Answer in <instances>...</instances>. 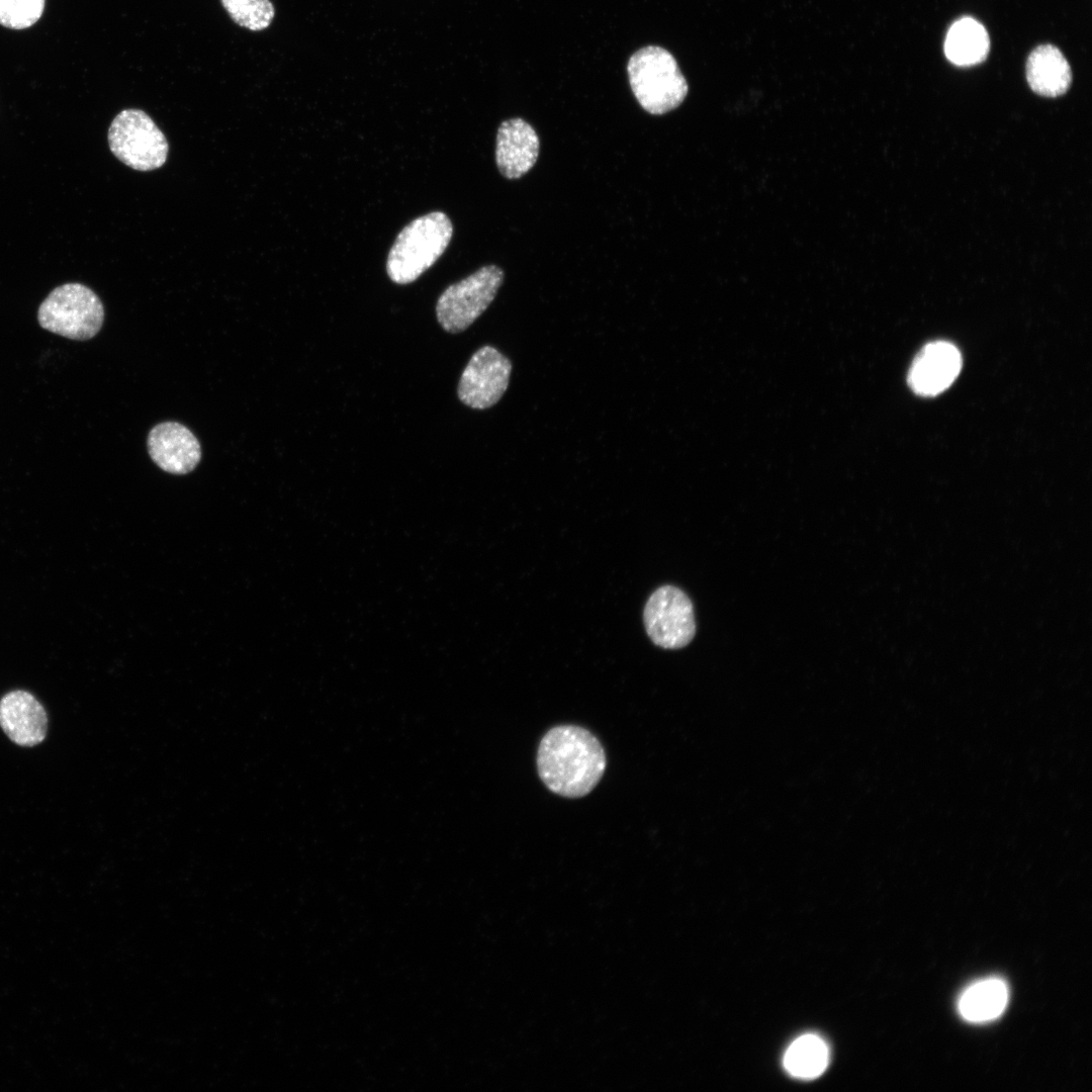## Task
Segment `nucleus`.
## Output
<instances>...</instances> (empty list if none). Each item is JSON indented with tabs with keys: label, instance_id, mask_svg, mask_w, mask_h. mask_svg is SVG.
Instances as JSON below:
<instances>
[{
	"label": "nucleus",
	"instance_id": "nucleus-1",
	"mask_svg": "<svg viewBox=\"0 0 1092 1092\" xmlns=\"http://www.w3.org/2000/svg\"><path fill=\"white\" fill-rule=\"evenodd\" d=\"M601 742L585 728L559 725L540 741L537 768L541 781L553 793L580 798L590 793L606 769Z\"/></svg>",
	"mask_w": 1092,
	"mask_h": 1092
},
{
	"label": "nucleus",
	"instance_id": "nucleus-2",
	"mask_svg": "<svg viewBox=\"0 0 1092 1092\" xmlns=\"http://www.w3.org/2000/svg\"><path fill=\"white\" fill-rule=\"evenodd\" d=\"M452 235V222L442 211L417 217L400 231L388 253V277L397 284L417 280L445 252Z\"/></svg>",
	"mask_w": 1092,
	"mask_h": 1092
},
{
	"label": "nucleus",
	"instance_id": "nucleus-3",
	"mask_svg": "<svg viewBox=\"0 0 1092 1092\" xmlns=\"http://www.w3.org/2000/svg\"><path fill=\"white\" fill-rule=\"evenodd\" d=\"M627 72L632 92L641 107L661 115L678 107L689 86L674 57L665 49L648 46L629 59Z\"/></svg>",
	"mask_w": 1092,
	"mask_h": 1092
},
{
	"label": "nucleus",
	"instance_id": "nucleus-4",
	"mask_svg": "<svg viewBox=\"0 0 1092 1092\" xmlns=\"http://www.w3.org/2000/svg\"><path fill=\"white\" fill-rule=\"evenodd\" d=\"M41 328L72 339L88 340L101 329L104 307L99 297L81 283H66L55 288L37 312Z\"/></svg>",
	"mask_w": 1092,
	"mask_h": 1092
},
{
	"label": "nucleus",
	"instance_id": "nucleus-5",
	"mask_svg": "<svg viewBox=\"0 0 1092 1092\" xmlns=\"http://www.w3.org/2000/svg\"><path fill=\"white\" fill-rule=\"evenodd\" d=\"M108 144L119 161L138 171L162 167L169 151L162 130L145 111L135 108L124 109L113 118Z\"/></svg>",
	"mask_w": 1092,
	"mask_h": 1092
},
{
	"label": "nucleus",
	"instance_id": "nucleus-6",
	"mask_svg": "<svg viewBox=\"0 0 1092 1092\" xmlns=\"http://www.w3.org/2000/svg\"><path fill=\"white\" fill-rule=\"evenodd\" d=\"M503 280V270L495 265H487L449 285L436 303V315L441 327L452 334L465 331L493 301Z\"/></svg>",
	"mask_w": 1092,
	"mask_h": 1092
},
{
	"label": "nucleus",
	"instance_id": "nucleus-7",
	"mask_svg": "<svg viewBox=\"0 0 1092 1092\" xmlns=\"http://www.w3.org/2000/svg\"><path fill=\"white\" fill-rule=\"evenodd\" d=\"M645 630L651 641L664 649L687 646L696 634L694 606L680 588L666 584L655 589L643 611Z\"/></svg>",
	"mask_w": 1092,
	"mask_h": 1092
},
{
	"label": "nucleus",
	"instance_id": "nucleus-8",
	"mask_svg": "<svg viewBox=\"0 0 1092 1092\" xmlns=\"http://www.w3.org/2000/svg\"><path fill=\"white\" fill-rule=\"evenodd\" d=\"M512 371L511 361L492 346L479 348L464 368L457 393L474 410L494 405L506 392Z\"/></svg>",
	"mask_w": 1092,
	"mask_h": 1092
},
{
	"label": "nucleus",
	"instance_id": "nucleus-9",
	"mask_svg": "<svg viewBox=\"0 0 1092 1092\" xmlns=\"http://www.w3.org/2000/svg\"><path fill=\"white\" fill-rule=\"evenodd\" d=\"M961 368L958 348L949 342L934 341L916 355L908 372V385L916 394L933 396L951 385Z\"/></svg>",
	"mask_w": 1092,
	"mask_h": 1092
},
{
	"label": "nucleus",
	"instance_id": "nucleus-10",
	"mask_svg": "<svg viewBox=\"0 0 1092 1092\" xmlns=\"http://www.w3.org/2000/svg\"><path fill=\"white\" fill-rule=\"evenodd\" d=\"M148 450L152 460L172 474L192 471L201 459L199 441L188 428L177 422L156 425L148 436Z\"/></svg>",
	"mask_w": 1092,
	"mask_h": 1092
},
{
	"label": "nucleus",
	"instance_id": "nucleus-11",
	"mask_svg": "<svg viewBox=\"0 0 1092 1092\" xmlns=\"http://www.w3.org/2000/svg\"><path fill=\"white\" fill-rule=\"evenodd\" d=\"M0 726L11 741L31 747L46 738L47 712L30 693L12 691L0 700Z\"/></svg>",
	"mask_w": 1092,
	"mask_h": 1092
},
{
	"label": "nucleus",
	"instance_id": "nucleus-12",
	"mask_svg": "<svg viewBox=\"0 0 1092 1092\" xmlns=\"http://www.w3.org/2000/svg\"><path fill=\"white\" fill-rule=\"evenodd\" d=\"M540 142L533 126L522 118L500 123L495 142V162L503 176L519 179L535 165Z\"/></svg>",
	"mask_w": 1092,
	"mask_h": 1092
},
{
	"label": "nucleus",
	"instance_id": "nucleus-13",
	"mask_svg": "<svg viewBox=\"0 0 1092 1092\" xmlns=\"http://www.w3.org/2000/svg\"><path fill=\"white\" fill-rule=\"evenodd\" d=\"M1025 75L1030 89L1044 97L1065 94L1072 84L1069 62L1052 43L1035 47L1027 57Z\"/></svg>",
	"mask_w": 1092,
	"mask_h": 1092
},
{
	"label": "nucleus",
	"instance_id": "nucleus-14",
	"mask_svg": "<svg viewBox=\"0 0 1092 1092\" xmlns=\"http://www.w3.org/2000/svg\"><path fill=\"white\" fill-rule=\"evenodd\" d=\"M1008 998V987L1002 979L987 978L975 982L963 992L958 1009L968 1021L987 1022L1002 1014Z\"/></svg>",
	"mask_w": 1092,
	"mask_h": 1092
},
{
	"label": "nucleus",
	"instance_id": "nucleus-15",
	"mask_svg": "<svg viewBox=\"0 0 1092 1092\" xmlns=\"http://www.w3.org/2000/svg\"><path fill=\"white\" fill-rule=\"evenodd\" d=\"M990 51L987 29L974 18L957 20L948 29L944 53L948 61L961 67L984 62Z\"/></svg>",
	"mask_w": 1092,
	"mask_h": 1092
},
{
	"label": "nucleus",
	"instance_id": "nucleus-16",
	"mask_svg": "<svg viewBox=\"0 0 1092 1092\" xmlns=\"http://www.w3.org/2000/svg\"><path fill=\"white\" fill-rule=\"evenodd\" d=\"M829 1051L822 1038L814 1034L798 1037L784 1056L787 1072L795 1078L810 1080L827 1068Z\"/></svg>",
	"mask_w": 1092,
	"mask_h": 1092
},
{
	"label": "nucleus",
	"instance_id": "nucleus-17",
	"mask_svg": "<svg viewBox=\"0 0 1092 1092\" xmlns=\"http://www.w3.org/2000/svg\"><path fill=\"white\" fill-rule=\"evenodd\" d=\"M220 3L234 22L252 31L266 29L275 16L270 0H220Z\"/></svg>",
	"mask_w": 1092,
	"mask_h": 1092
},
{
	"label": "nucleus",
	"instance_id": "nucleus-18",
	"mask_svg": "<svg viewBox=\"0 0 1092 1092\" xmlns=\"http://www.w3.org/2000/svg\"><path fill=\"white\" fill-rule=\"evenodd\" d=\"M44 0H0V24L10 29H24L41 16Z\"/></svg>",
	"mask_w": 1092,
	"mask_h": 1092
}]
</instances>
